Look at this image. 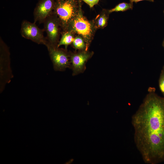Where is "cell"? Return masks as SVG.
<instances>
[{
	"label": "cell",
	"instance_id": "cell-1",
	"mask_svg": "<svg viewBox=\"0 0 164 164\" xmlns=\"http://www.w3.org/2000/svg\"><path fill=\"white\" fill-rule=\"evenodd\" d=\"M149 87L148 93L132 118L136 146L144 162L164 161V97Z\"/></svg>",
	"mask_w": 164,
	"mask_h": 164
},
{
	"label": "cell",
	"instance_id": "cell-2",
	"mask_svg": "<svg viewBox=\"0 0 164 164\" xmlns=\"http://www.w3.org/2000/svg\"><path fill=\"white\" fill-rule=\"evenodd\" d=\"M76 0H56L53 12L58 18L63 32L77 15L81 6Z\"/></svg>",
	"mask_w": 164,
	"mask_h": 164
},
{
	"label": "cell",
	"instance_id": "cell-3",
	"mask_svg": "<svg viewBox=\"0 0 164 164\" xmlns=\"http://www.w3.org/2000/svg\"><path fill=\"white\" fill-rule=\"evenodd\" d=\"M96 29L94 21H89L83 15L81 8L77 15L70 23L67 31L81 36L86 43V50L87 51Z\"/></svg>",
	"mask_w": 164,
	"mask_h": 164
},
{
	"label": "cell",
	"instance_id": "cell-4",
	"mask_svg": "<svg viewBox=\"0 0 164 164\" xmlns=\"http://www.w3.org/2000/svg\"><path fill=\"white\" fill-rule=\"evenodd\" d=\"M43 23L44 30L46 33L47 43L45 46L57 47L59 42L60 27H61L58 18L53 12Z\"/></svg>",
	"mask_w": 164,
	"mask_h": 164
},
{
	"label": "cell",
	"instance_id": "cell-5",
	"mask_svg": "<svg viewBox=\"0 0 164 164\" xmlns=\"http://www.w3.org/2000/svg\"><path fill=\"white\" fill-rule=\"evenodd\" d=\"M46 46L55 70L63 71L67 68H70V54L67 50L49 46Z\"/></svg>",
	"mask_w": 164,
	"mask_h": 164
},
{
	"label": "cell",
	"instance_id": "cell-6",
	"mask_svg": "<svg viewBox=\"0 0 164 164\" xmlns=\"http://www.w3.org/2000/svg\"><path fill=\"white\" fill-rule=\"evenodd\" d=\"M44 31L39 28L35 22L24 20L21 24L20 33L23 37L37 44L46 45L47 40L43 35Z\"/></svg>",
	"mask_w": 164,
	"mask_h": 164
},
{
	"label": "cell",
	"instance_id": "cell-7",
	"mask_svg": "<svg viewBox=\"0 0 164 164\" xmlns=\"http://www.w3.org/2000/svg\"><path fill=\"white\" fill-rule=\"evenodd\" d=\"M94 53L86 50L74 53H69L72 75L75 76L84 73L86 69V63L92 56Z\"/></svg>",
	"mask_w": 164,
	"mask_h": 164
},
{
	"label": "cell",
	"instance_id": "cell-8",
	"mask_svg": "<svg viewBox=\"0 0 164 164\" xmlns=\"http://www.w3.org/2000/svg\"><path fill=\"white\" fill-rule=\"evenodd\" d=\"M56 0H39L33 12L34 22H43L53 12Z\"/></svg>",
	"mask_w": 164,
	"mask_h": 164
},
{
	"label": "cell",
	"instance_id": "cell-9",
	"mask_svg": "<svg viewBox=\"0 0 164 164\" xmlns=\"http://www.w3.org/2000/svg\"><path fill=\"white\" fill-rule=\"evenodd\" d=\"M109 14L108 10L103 9L94 21L96 29L103 28L107 26Z\"/></svg>",
	"mask_w": 164,
	"mask_h": 164
},
{
	"label": "cell",
	"instance_id": "cell-10",
	"mask_svg": "<svg viewBox=\"0 0 164 164\" xmlns=\"http://www.w3.org/2000/svg\"><path fill=\"white\" fill-rule=\"evenodd\" d=\"M73 34L71 31H67L63 32L57 47L59 48L61 45H64L65 49L67 50L68 46L73 43L74 39Z\"/></svg>",
	"mask_w": 164,
	"mask_h": 164
},
{
	"label": "cell",
	"instance_id": "cell-11",
	"mask_svg": "<svg viewBox=\"0 0 164 164\" xmlns=\"http://www.w3.org/2000/svg\"><path fill=\"white\" fill-rule=\"evenodd\" d=\"M133 8V3H130L122 2L116 5L114 8L108 10L110 13L113 12H124L127 10L132 9Z\"/></svg>",
	"mask_w": 164,
	"mask_h": 164
},
{
	"label": "cell",
	"instance_id": "cell-12",
	"mask_svg": "<svg viewBox=\"0 0 164 164\" xmlns=\"http://www.w3.org/2000/svg\"><path fill=\"white\" fill-rule=\"evenodd\" d=\"M73 47L76 50H86V44L83 39L79 36L75 38L73 42Z\"/></svg>",
	"mask_w": 164,
	"mask_h": 164
},
{
	"label": "cell",
	"instance_id": "cell-13",
	"mask_svg": "<svg viewBox=\"0 0 164 164\" xmlns=\"http://www.w3.org/2000/svg\"><path fill=\"white\" fill-rule=\"evenodd\" d=\"M159 85L160 90L164 96V66L162 68L160 74Z\"/></svg>",
	"mask_w": 164,
	"mask_h": 164
},
{
	"label": "cell",
	"instance_id": "cell-14",
	"mask_svg": "<svg viewBox=\"0 0 164 164\" xmlns=\"http://www.w3.org/2000/svg\"><path fill=\"white\" fill-rule=\"evenodd\" d=\"M87 4L91 8L93 7L94 5L97 4L99 0H82Z\"/></svg>",
	"mask_w": 164,
	"mask_h": 164
},
{
	"label": "cell",
	"instance_id": "cell-15",
	"mask_svg": "<svg viewBox=\"0 0 164 164\" xmlns=\"http://www.w3.org/2000/svg\"><path fill=\"white\" fill-rule=\"evenodd\" d=\"M144 0L148 1L150 2H153L154 1V0H130V2L132 3L134 2L136 3L138 2Z\"/></svg>",
	"mask_w": 164,
	"mask_h": 164
},
{
	"label": "cell",
	"instance_id": "cell-16",
	"mask_svg": "<svg viewBox=\"0 0 164 164\" xmlns=\"http://www.w3.org/2000/svg\"><path fill=\"white\" fill-rule=\"evenodd\" d=\"M162 46L164 48V39L162 43Z\"/></svg>",
	"mask_w": 164,
	"mask_h": 164
},
{
	"label": "cell",
	"instance_id": "cell-17",
	"mask_svg": "<svg viewBox=\"0 0 164 164\" xmlns=\"http://www.w3.org/2000/svg\"><path fill=\"white\" fill-rule=\"evenodd\" d=\"M163 12H164V11H163Z\"/></svg>",
	"mask_w": 164,
	"mask_h": 164
}]
</instances>
